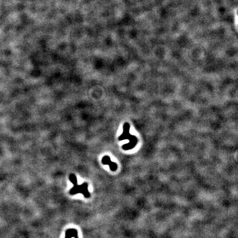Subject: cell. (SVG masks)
Here are the masks:
<instances>
[{
	"instance_id": "7a4b0ae2",
	"label": "cell",
	"mask_w": 238,
	"mask_h": 238,
	"mask_svg": "<svg viewBox=\"0 0 238 238\" xmlns=\"http://www.w3.org/2000/svg\"><path fill=\"white\" fill-rule=\"evenodd\" d=\"M102 162L104 165H108L110 167V169L111 170L115 172L117 169V164L115 163L112 162L109 156H104L102 159Z\"/></svg>"
},
{
	"instance_id": "3957f363",
	"label": "cell",
	"mask_w": 238,
	"mask_h": 238,
	"mask_svg": "<svg viewBox=\"0 0 238 238\" xmlns=\"http://www.w3.org/2000/svg\"><path fill=\"white\" fill-rule=\"evenodd\" d=\"M78 238V232L76 229H68L65 232V238Z\"/></svg>"
},
{
	"instance_id": "6da1fadb",
	"label": "cell",
	"mask_w": 238,
	"mask_h": 238,
	"mask_svg": "<svg viewBox=\"0 0 238 238\" xmlns=\"http://www.w3.org/2000/svg\"><path fill=\"white\" fill-rule=\"evenodd\" d=\"M69 179L73 184V187L69 191V193L71 195H75L77 193H81L83 195L84 197L89 198L90 195L88 187V184L87 182H84L82 185H78L77 184V179L76 176L73 174H71L69 176Z\"/></svg>"
}]
</instances>
